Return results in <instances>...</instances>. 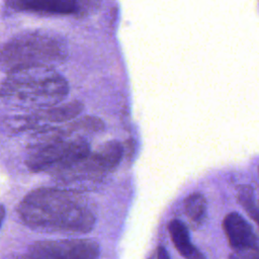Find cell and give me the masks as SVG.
Segmentation results:
<instances>
[{"mask_svg":"<svg viewBox=\"0 0 259 259\" xmlns=\"http://www.w3.org/2000/svg\"><path fill=\"white\" fill-rule=\"evenodd\" d=\"M29 229L46 233L85 234L96 218L80 192L64 187H40L28 192L16 208Z\"/></svg>","mask_w":259,"mask_h":259,"instance_id":"1","label":"cell"},{"mask_svg":"<svg viewBox=\"0 0 259 259\" xmlns=\"http://www.w3.org/2000/svg\"><path fill=\"white\" fill-rule=\"evenodd\" d=\"M67 80L54 67L32 66L7 72L0 95L7 106L42 110L59 105L68 95Z\"/></svg>","mask_w":259,"mask_h":259,"instance_id":"2","label":"cell"},{"mask_svg":"<svg viewBox=\"0 0 259 259\" xmlns=\"http://www.w3.org/2000/svg\"><path fill=\"white\" fill-rule=\"evenodd\" d=\"M67 57L66 40L47 30L21 32L7 40L1 50V64L7 72L32 66L54 67Z\"/></svg>","mask_w":259,"mask_h":259,"instance_id":"3","label":"cell"},{"mask_svg":"<svg viewBox=\"0 0 259 259\" xmlns=\"http://www.w3.org/2000/svg\"><path fill=\"white\" fill-rule=\"evenodd\" d=\"M91 153L85 137H72L32 143L25 164L32 172H48L55 176Z\"/></svg>","mask_w":259,"mask_h":259,"instance_id":"4","label":"cell"},{"mask_svg":"<svg viewBox=\"0 0 259 259\" xmlns=\"http://www.w3.org/2000/svg\"><path fill=\"white\" fill-rule=\"evenodd\" d=\"M123 148L117 141H108L91 152L87 157L56 174V177L68 189L79 192L78 187H88L99 183L120 163Z\"/></svg>","mask_w":259,"mask_h":259,"instance_id":"5","label":"cell"},{"mask_svg":"<svg viewBox=\"0 0 259 259\" xmlns=\"http://www.w3.org/2000/svg\"><path fill=\"white\" fill-rule=\"evenodd\" d=\"M99 254L98 243L90 239L37 241L25 253L29 259H98Z\"/></svg>","mask_w":259,"mask_h":259,"instance_id":"6","label":"cell"},{"mask_svg":"<svg viewBox=\"0 0 259 259\" xmlns=\"http://www.w3.org/2000/svg\"><path fill=\"white\" fill-rule=\"evenodd\" d=\"M223 230L233 251L259 247V241L252 227L236 211L230 212L224 218Z\"/></svg>","mask_w":259,"mask_h":259,"instance_id":"7","label":"cell"},{"mask_svg":"<svg viewBox=\"0 0 259 259\" xmlns=\"http://www.w3.org/2000/svg\"><path fill=\"white\" fill-rule=\"evenodd\" d=\"M6 4L12 9L47 14H74L79 3L72 0H11Z\"/></svg>","mask_w":259,"mask_h":259,"instance_id":"8","label":"cell"},{"mask_svg":"<svg viewBox=\"0 0 259 259\" xmlns=\"http://www.w3.org/2000/svg\"><path fill=\"white\" fill-rule=\"evenodd\" d=\"M168 231L171 241L185 259H207L191 242L187 227L180 220L174 219L168 224Z\"/></svg>","mask_w":259,"mask_h":259,"instance_id":"9","label":"cell"},{"mask_svg":"<svg viewBox=\"0 0 259 259\" xmlns=\"http://www.w3.org/2000/svg\"><path fill=\"white\" fill-rule=\"evenodd\" d=\"M207 203L200 192L189 194L184 200V212L193 229L199 228L205 221Z\"/></svg>","mask_w":259,"mask_h":259,"instance_id":"10","label":"cell"},{"mask_svg":"<svg viewBox=\"0 0 259 259\" xmlns=\"http://www.w3.org/2000/svg\"><path fill=\"white\" fill-rule=\"evenodd\" d=\"M237 200L259 228V209L254 202L253 188L250 185H241L237 191Z\"/></svg>","mask_w":259,"mask_h":259,"instance_id":"11","label":"cell"},{"mask_svg":"<svg viewBox=\"0 0 259 259\" xmlns=\"http://www.w3.org/2000/svg\"><path fill=\"white\" fill-rule=\"evenodd\" d=\"M229 259H259V247L241 251H233Z\"/></svg>","mask_w":259,"mask_h":259,"instance_id":"12","label":"cell"},{"mask_svg":"<svg viewBox=\"0 0 259 259\" xmlns=\"http://www.w3.org/2000/svg\"><path fill=\"white\" fill-rule=\"evenodd\" d=\"M16 259H29L25 254H23V255H21V256H19V257H17Z\"/></svg>","mask_w":259,"mask_h":259,"instance_id":"13","label":"cell"},{"mask_svg":"<svg viewBox=\"0 0 259 259\" xmlns=\"http://www.w3.org/2000/svg\"><path fill=\"white\" fill-rule=\"evenodd\" d=\"M258 173H259V167H258Z\"/></svg>","mask_w":259,"mask_h":259,"instance_id":"14","label":"cell"}]
</instances>
